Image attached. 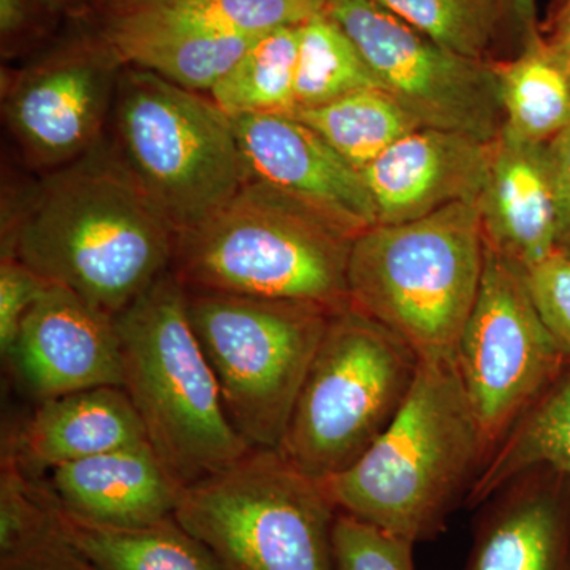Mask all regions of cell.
<instances>
[{"label":"cell","mask_w":570,"mask_h":570,"mask_svg":"<svg viewBox=\"0 0 570 570\" xmlns=\"http://www.w3.org/2000/svg\"><path fill=\"white\" fill-rule=\"evenodd\" d=\"M99 13L100 37L124 66L159 75L189 91L209 94L257 37L208 36Z\"/></svg>","instance_id":"20"},{"label":"cell","mask_w":570,"mask_h":570,"mask_svg":"<svg viewBox=\"0 0 570 570\" xmlns=\"http://www.w3.org/2000/svg\"><path fill=\"white\" fill-rule=\"evenodd\" d=\"M478 208L487 245L530 269L557 250V205L547 142L499 134Z\"/></svg>","instance_id":"18"},{"label":"cell","mask_w":570,"mask_h":570,"mask_svg":"<svg viewBox=\"0 0 570 570\" xmlns=\"http://www.w3.org/2000/svg\"><path fill=\"white\" fill-rule=\"evenodd\" d=\"M292 116L321 135L360 174L390 146L422 127L382 88L347 94Z\"/></svg>","instance_id":"26"},{"label":"cell","mask_w":570,"mask_h":570,"mask_svg":"<svg viewBox=\"0 0 570 570\" xmlns=\"http://www.w3.org/2000/svg\"><path fill=\"white\" fill-rule=\"evenodd\" d=\"M543 325L570 360V255L554 250L524 272Z\"/></svg>","instance_id":"30"},{"label":"cell","mask_w":570,"mask_h":570,"mask_svg":"<svg viewBox=\"0 0 570 570\" xmlns=\"http://www.w3.org/2000/svg\"><path fill=\"white\" fill-rule=\"evenodd\" d=\"M381 88L354 41L324 13L302 24L295 77V112L355 91ZM294 112V115H295Z\"/></svg>","instance_id":"27"},{"label":"cell","mask_w":570,"mask_h":570,"mask_svg":"<svg viewBox=\"0 0 570 570\" xmlns=\"http://www.w3.org/2000/svg\"><path fill=\"white\" fill-rule=\"evenodd\" d=\"M112 115L118 156L176 234L249 181L234 121L208 94L124 66Z\"/></svg>","instance_id":"7"},{"label":"cell","mask_w":570,"mask_h":570,"mask_svg":"<svg viewBox=\"0 0 570 570\" xmlns=\"http://www.w3.org/2000/svg\"><path fill=\"white\" fill-rule=\"evenodd\" d=\"M549 40L570 55V13L560 14L549 21Z\"/></svg>","instance_id":"36"},{"label":"cell","mask_w":570,"mask_h":570,"mask_svg":"<svg viewBox=\"0 0 570 570\" xmlns=\"http://www.w3.org/2000/svg\"><path fill=\"white\" fill-rule=\"evenodd\" d=\"M420 362L387 326L352 306L336 311L277 452L318 482L346 471L396 417Z\"/></svg>","instance_id":"6"},{"label":"cell","mask_w":570,"mask_h":570,"mask_svg":"<svg viewBox=\"0 0 570 570\" xmlns=\"http://www.w3.org/2000/svg\"><path fill=\"white\" fill-rule=\"evenodd\" d=\"M547 149L557 205V250L570 255V122Z\"/></svg>","instance_id":"33"},{"label":"cell","mask_w":570,"mask_h":570,"mask_svg":"<svg viewBox=\"0 0 570 570\" xmlns=\"http://www.w3.org/2000/svg\"><path fill=\"white\" fill-rule=\"evenodd\" d=\"M325 14L420 126L497 140L502 110L493 62L441 47L373 0H325Z\"/></svg>","instance_id":"11"},{"label":"cell","mask_w":570,"mask_h":570,"mask_svg":"<svg viewBox=\"0 0 570 570\" xmlns=\"http://www.w3.org/2000/svg\"><path fill=\"white\" fill-rule=\"evenodd\" d=\"M550 469L570 483V373L561 377L494 450L466 497L480 508L513 480Z\"/></svg>","instance_id":"23"},{"label":"cell","mask_w":570,"mask_h":570,"mask_svg":"<svg viewBox=\"0 0 570 570\" xmlns=\"http://www.w3.org/2000/svg\"><path fill=\"white\" fill-rule=\"evenodd\" d=\"M441 47L478 61L510 29L504 0H373Z\"/></svg>","instance_id":"28"},{"label":"cell","mask_w":570,"mask_h":570,"mask_svg":"<svg viewBox=\"0 0 570 570\" xmlns=\"http://www.w3.org/2000/svg\"><path fill=\"white\" fill-rule=\"evenodd\" d=\"M485 234L478 205L455 204L356 236L348 303L400 336L423 362H455L478 298Z\"/></svg>","instance_id":"5"},{"label":"cell","mask_w":570,"mask_h":570,"mask_svg":"<svg viewBox=\"0 0 570 570\" xmlns=\"http://www.w3.org/2000/svg\"><path fill=\"white\" fill-rule=\"evenodd\" d=\"M43 2H45V0H43Z\"/></svg>","instance_id":"39"},{"label":"cell","mask_w":570,"mask_h":570,"mask_svg":"<svg viewBox=\"0 0 570 570\" xmlns=\"http://www.w3.org/2000/svg\"><path fill=\"white\" fill-rule=\"evenodd\" d=\"M124 63L100 37L70 41L14 77L3 116L22 156L59 170L99 146Z\"/></svg>","instance_id":"12"},{"label":"cell","mask_w":570,"mask_h":570,"mask_svg":"<svg viewBox=\"0 0 570 570\" xmlns=\"http://www.w3.org/2000/svg\"><path fill=\"white\" fill-rule=\"evenodd\" d=\"M2 239V255L116 317L170 272L176 232L121 157L97 146L37 186Z\"/></svg>","instance_id":"1"},{"label":"cell","mask_w":570,"mask_h":570,"mask_svg":"<svg viewBox=\"0 0 570 570\" xmlns=\"http://www.w3.org/2000/svg\"><path fill=\"white\" fill-rule=\"evenodd\" d=\"M464 570H570V483L550 469L485 502Z\"/></svg>","instance_id":"16"},{"label":"cell","mask_w":570,"mask_h":570,"mask_svg":"<svg viewBox=\"0 0 570 570\" xmlns=\"http://www.w3.org/2000/svg\"><path fill=\"white\" fill-rule=\"evenodd\" d=\"M43 491L56 530L100 570H224L175 515L146 527H102L70 515Z\"/></svg>","instance_id":"21"},{"label":"cell","mask_w":570,"mask_h":570,"mask_svg":"<svg viewBox=\"0 0 570 570\" xmlns=\"http://www.w3.org/2000/svg\"><path fill=\"white\" fill-rule=\"evenodd\" d=\"M45 489L77 519L137 528L174 517L183 487L148 441L62 464L48 472Z\"/></svg>","instance_id":"17"},{"label":"cell","mask_w":570,"mask_h":570,"mask_svg":"<svg viewBox=\"0 0 570 570\" xmlns=\"http://www.w3.org/2000/svg\"><path fill=\"white\" fill-rule=\"evenodd\" d=\"M236 138L249 181L291 195L324 214L352 238L379 224L365 179L292 115L236 116Z\"/></svg>","instance_id":"14"},{"label":"cell","mask_w":570,"mask_h":570,"mask_svg":"<svg viewBox=\"0 0 570 570\" xmlns=\"http://www.w3.org/2000/svg\"><path fill=\"white\" fill-rule=\"evenodd\" d=\"M187 313L232 425L250 448L279 450L333 311L187 291Z\"/></svg>","instance_id":"9"},{"label":"cell","mask_w":570,"mask_h":570,"mask_svg":"<svg viewBox=\"0 0 570 570\" xmlns=\"http://www.w3.org/2000/svg\"><path fill=\"white\" fill-rule=\"evenodd\" d=\"M490 149L491 142L433 127L397 140L362 171L379 224L411 223L455 204L478 205Z\"/></svg>","instance_id":"15"},{"label":"cell","mask_w":570,"mask_h":570,"mask_svg":"<svg viewBox=\"0 0 570 570\" xmlns=\"http://www.w3.org/2000/svg\"><path fill=\"white\" fill-rule=\"evenodd\" d=\"M508 7L510 31L519 37L520 45L532 33L540 31L538 0H504Z\"/></svg>","instance_id":"35"},{"label":"cell","mask_w":570,"mask_h":570,"mask_svg":"<svg viewBox=\"0 0 570 570\" xmlns=\"http://www.w3.org/2000/svg\"><path fill=\"white\" fill-rule=\"evenodd\" d=\"M340 510L277 450L253 449L186 487L175 517L224 570H336Z\"/></svg>","instance_id":"8"},{"label":"cell","mask_w":570,"mask_h":570,"mask_svg":"<svg viewBox=\"0 0 570 570\" xmlns=\"http://www.w3.org/2000/svg\"><path fill=\"white\" fill-rule=\"evenodd\" d=\"M91 11L208 36L257 37L305 24L324 13L325 0H112Z\"/></svg>","instance_id":"24"},{"label":"cell","mask_w":570,"mask_h":570,"mask_svg":"<svg viewBox=\"0 0 570 570\" xmlns=\"http://www.w3.org/2000/svg\"><path fill=\"white\" fill-rule=\"evenodd\" d=\"M564 13H570V0H553V6L550 9V20Z\"/></svg>","instance_id":"38"},{"label":"cell","mask_w":570,"mask_h":570,"mask_svg":"<svg viewBox=\"0 0 570 570\" xmlns=\"http://www.w3.org/2000/svg\"><path fill=\"white\" fill-rule=\"evenodd\" d=\"M43 489V487H41ZM48 502V501H47ZM50 508V505H48ZM51 513V512H50ZM0 570H100L48 524L20 546L0 553Z\"/></svg>","instance_id":"32"},{"label":"cell","mask_w":570,"mask_h":570,"mask_svg":"<svg viewBox=\"0 0 570 570\" xmlns=\"http://www.w3.org/2000/svg\"><path fill=\"white\" fill-rule=\"evenodd\" d=\"M52 7H67V9L92 10L104 3L112 2V0H45Z\"/></svg>","instance_id":"37"},{"label":"cell","mask_w":570,"mask_h":570,"mask_svg":"<svg viewBox=\"0 0 570 570\" xmlns=\"http://www.w3.org/2000/svg\"><path fill=\"white\" fill-rule=\"evenodd\" d=\"M51 283L37 275L13 255H2L0 262V348L6 355L20 332L29 311L47 292Z\"/></svg>","instance_id":"31"},{"label":"cell","mask_w":570,"mask_h":570,"mask_svg":"<svg viewBox=\"0 0 570 570\" xmlns=\"http://www.w3.org/2000/svg\"><path fill=\"white\" fill-rule=\"evenodd\" d=\"M568 363L532 303L524 269L485 243L482 283L456 346L455 366L489 459L560 381Z\"/></svg>","instance_id":"10"},{"label":"cell","mask_w":570,"mask_h":570,"mask_svg":"<svg viewBox=\"0 0 570 570\" xmlns=\"http://www.w3.org/2000/svg\"><path fill=\"white\" fill-rule=\"evenodd\" d=\"M355 238L324 214L266 184L247 181L204 223L176 234L170 273L189 292L351 306Z\"/></svg>","instance_id":"3"},{"label":"cell","mask_w":570,"mask_h":570,"mask_svg":"<svg viewBox=\"0 0 570 570\" xmlns=\"http://www.w3.org/2000/svg\"><path fill=\"white\" fill-rule=\"evenodd\" d=\"M36 0H0V36L7 50L11 41L20 39L32 18V3Z\"/></svg>","instance_id":"34"},{"label":"cell","mask_w":570,"mask_h":570,"mask_svg":"<svg viewBox=\"0 0 570 570\" xmlns=\"http://www.w3.org/2000/svg\"><path fill=\"white\" fill-rule=\"evenodd\" d=\"M520 47L510 61L493 62L501 130L519 140L549 142L570 122V55L542 29Z\"/></svg>","instance_id":"22"},{"label":"cell","mask_w":570,"mask_h":570,"mask_svg":"<svg viewBox=\"0 0 570 570\" xmlns=\"http://www.w3.org/2000/svg\"><path fill=\"white\" fill-rule=\"evenodd\" d=\"M6 356L20 387L39 403L81 390L124 389L115 317L63 285L51 284L41 295Z\"/></svg>","instance_id":"13"},{"label":"cell","mask_w":570,"mask_h":570,"mask_svg":"<svg viewBox=\"0 0 570 570\" xmlns=\"http://www.w3.org/2000/svg\"><path fill=\"white\" fill-rule=\"evenodd\" d=\"M333 542L336 570H417L414 542L346 513H337Z\"/></svg>","instance_id":"29"},{"label":"cell","mask_w":570,"mask_h":570,"mask_svg":"<svg viewBox=\"0 0 570 570\" xmlns=\"http://www.w3.org/2000/svg\"><path fill=\"white\" fill-rule=\"evenodd\" d=\"M115 324L124 390L154 452L183 489L253 450L225 412L190 324L187 291L170 272L119 313Z\"/></svg>","instance_id":"4"},{"label":"cell","mask_w":570,"mask_h":570,"mask_svg":"<svg viewBox=\"0 0 570 570\" xmlns=\"http://www.w3.org/2000/svg\"><path fill=\"white\" fill-rule=\"evenodd\" d=\"M487 459L455 362L422 360L387 430L351 468L322 483L341 513L417 546L444 531Z\"/></svg>","instance_id":"2"},{"label":"cell","mask_w":570,"mask_h":570,"mask_svg":"<svg viewBox=\"0 0 570 570\" xmlns=\"http://www.w3.org/2000/svg\"><path fill=\"white\" fill-rule=\"evenodd\" d=\"M302 26H285L254 39L208 94L230 118L294 115Z\"/></svg>","instance_id":"25"},{"label":"cell","mask_w":570,"mask_h":570,"mask_svg":"<svg viewBox=\"0 0 570 570\" xmlns=\"http://www.w3.org/2000/svg\"><path fill=\"white\" fill-rule=\"evenodd\" d=\"M142 441L145 426L126 390L97 387L41 401L10 453L32 478Z\"/></svg>","instance_id":"19"}]
</instances>
